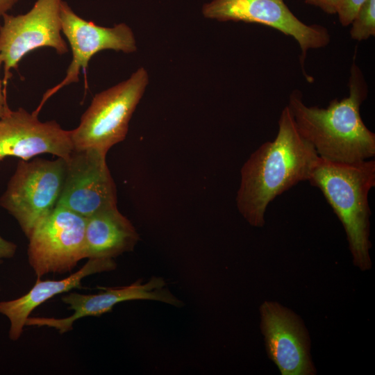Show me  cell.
Returning a JSON list of instances; mask_svg holds the SVG:
<instances>
[{"label":"cell","instance_id":"1","mask_svg":"<svg viewBox=\"0 0 375 375\" xmlns=\"http://www.w3.org/2000/svg\"><path fill=\"white\" fill-rule=\"evenodd\" d=\"M278 124L274 140L261 144L241 169L237 207L256 227L264 225L267 208L276 197L301 181H308L320 158L298 131L288 106Z\"/></svg>","mask_w":375,"mask_h":375},{"label":"cell","instance_id":"2","mask_svg":"<svg viewBox=\"0 0 375 375\" xmlns=\"http://www.w3.org/2000/svg\"><path fill=\"white\" fill-rule=\"evenodd\" d=\"M348 87L349 95L333 99L327 108L308 106L297 90L290 94L287 106L299 133L321 158L331 162L355 163L375 156V133L360 115L368 87L355 62L351 67Z\"/></svg>","mask_w":375,"mask_h":375},{"label":"cell","instance_id":"3","mask_svg":"<svg viewBox=\"0 0 375 375\" xmlns=\"http://www.w3.org/2000/svg\"><path fill=\"white\" fill-rule=\"evenodd\" d=\"M308 182L320 190L342 222L355 265L370 268L368 195L375 186V161L342 163L319 158Z\"/></svg>","mask_w":375,"mask_h":375},{"label":"cell","instance_id":"4","mask_svg":"<svg viewBox=\"0 0 375 375\" xmlns=\"http://www.w3.org/2000/svg\"><path fill=\"white\" fill-rule=\"evenodd\" d=\"M148 83V73L141 67L127 80L97 94L79 125L71 131L74 149L92 148L107 153L124 140Z\"/></svg>","mask_w":375,"mask_h":375},{"label":"cell","instance_id":"5","mask_svg":"<svg viewBox=\"0 0 375 375\" xmlns=\"http://www.w3.org/2000/svg\"><path fill=\"white\" fill-rule=\"evenodd\" d=\"M66 171L62 158L21 160L0 198V206L17 221L28 238L56 208Z\"/></svg>","mask_w":375,"mask_h":375},{"label":"cell","instance_id":"6","mask_svg":"<svg viewBox=\"0 0 375 375\" xmlns=\"http://www.w3.org/2000/svg\"><path fill=\"white\" fill-rule=\"evenodd\" d=\"M62 0H37L25 14H4L0 26V56L3 63V92L21 60L31 51L42 48L55 49L58 54L67 53L61 35L60 8Z\"/></svg>","mask_w":375,"mask_h":375},{"label":"cell","instance_id":"7","mask_svg":"<svg viewBox=\"0 0 375 375\" xmlns=\"http://www.w3.org/2000/svg\"><path fill=\"white\" fill-rule=\"evenodd\" d=\"M206 18L220 22L256 23L273 28L292 37L301 49L300 64L304 69L307 53L325 47L331 40L328 29L319 24H306L297 18L283 0H212L203 7Z\"/></svg>","mask_w":375,"mask_h":375},{"label":"cell","instance_id":"8","mask_svg":"<svg viewBox=\"0 0 375 375\" xmlns=\"http://www.w3.org/2000/svg\"><path fill=\"white\" fill-rule=\"evenodd\" d=\"M86 218L60 206L28 238V262L38 278L71 272L85 253Z\"/></svg>","mask_w":375,"mask_h":375},{"label":"cell","instance_id":"9","mask_svg":"<svg viewBox=\"0 0 375 375\" xmlns=\"http://www.w3.org/2000/svg\"><path fill=\"white\" fill-rule=\"evenodd\" d=\"M106 152L97 149L74 150L66 160L62 190L56 206L85 218L117 206V192Z\"/></svg>","mask_w":375,"mask_h":375},{"label":"cell","instance_id":"10","mask_svg":"<svg viewBox=\"0 0 375 375\" xmlns=\"http://www.w3.org/2000/svg\"><path fill=\"white\" fill-rule=\"evenodd\" d=\"M60 16L62 32L71 47L72 60L65 77L46 92L42 103L60 88L78 82L81 70L85 73L90 60L99 51L112 49L129 53L137 49L134 34L125 24L111 28L97 25L77 15L63 1L60 3Z\"/></svg>","mask_w":375,"mask_h":375},{"label":"cell","instance_id":"11","mask_svg":"<svg viewBox=\"0 0 375 375\" xmlns=\"http://www.w3.org/2000/svg\"><path fill=\"white\" fill-rule=\"evenodd\" d=\"M74 150L71 131L54 120L41 122L35 111L9 108L0 118V162L8 156L28 160L42 153L67 160Z\"/></svg>","mask_w":375,"mask_h":375},{"label":"cell","instance_id":"12","mask_svg":"<svg viewBox=\"0 0 375 375\" xmlns=\"http://www.w3.org/2000/svg\"><path fill=\"white\" fill-rule=\"evenodd\" d=\"M103 291L95 294L71 292L63 295L62 302L74 313L65 318L28 317L26 326H48L56 329L60 334L72 329L73 324L85 317H99L110 312L112 308L124 301L133 300H153L168 303L176 307L183 305L166 287L161 277H152L148 282L142 279L123 287L102 288Z\"/></svg>","mask_w":375,"mask_h":375},{"label":"cell","instance_id":"13","mask_svg":"<svg viewBox=\"0 0 375 375\" xmlns=\"http://www.w3.org/2000/svg\"><path fill=\"white\" fill-rule=\"evenodd\" d=\"M261 331L269 357L283 375L314 374L308 338L298 318L274 302L260 306Z\"/></svg>","mask_w":375,"mask_h":375},{"label":"cell","instance_id":"14","mask_svg":"<svg viewBox=\"0 0 375 375\" xmlns=\"http://www.w3.org/2000/svg\"><path fill=\"white\" fill-rule=\"evenodd\" d=\"M117 267L113 258H90L78 271L61 280L42 281L38 278L32 288L23 296L0 302V313L10 322L9 338L18 340L33 310L52 297L68 292L74 288H81L82 280L91 274L109 272Z\"/></svg>","mask_w":375,"mask_h":375},{"label":"cell","instance_id":"15","mask_svg":"<svg viewBox=\"0 0 375 375\" xmlns=\"http://www.w3.org/2000/svg\"><path fill=\"white\" fill-rule=\"evenodd\" d=\"M138 240L135 227L117 206L86 218L85 258H114L133 251Z\"/></svg>","mask_w":375,"mask_h":375},{"label":"cell","instance_id":"16","mask_svg":"<svg viewBox=\"0 0 375 375\" xmlns=\"http://www.w3.org/2000/svg\"><path fill=\"white\" fill-rule=\"evenodd\" d=\"M351 38L365 40L375 35V0H367L360 8L351 22Z\"/></svg>","mask_w":375,"mask_h":375},{"label":"cell","instance_id":"17","mask_svg":"<svg viewBox=\"0 0 375 375\" xmlns=\"http://www.w3.org/2000/svg\"><path fill=\"white\" fill-rule=\"evenodd\" d=\"M367 0H340L336 14L343 26L350 25L360 8Z\"/></svg>","mask_w":375,"mask_h":375},{"label":"cell","instance_id":"18","mask_svg":"<svg viewBox=\"0 0 375 375\" xmlns=\"http://www.w3.org/2000/svg\"><path fill=\"white\" fill-rule=\"evenodd\" d=\"M304 1L307 4L319 8L327 14L334 15L337 12L340 0H304Z\"/></svg>","mask_w":375,"mask_h":375},{"label":"cell","instance_id":"19","mask_svg":"<svg viewBox=\"0 0 375 375\" xmlns=\"http://www.w3.org/2000/svg\"><path fill=\"white\" fill-rule=\"evenodd\" d=\"M17 245L0 236V264L3 259L10 258L15 254Z\"/></svg>","mask_w":375,"mask_h":375},{"label":"cell","instance_id":"20","mask_svg":"<svg viewBox=\"0 0 375 375\" xmlns=\"http://www.w3.org/2000/svg\"><path fill=\"white\" fill-rule=\"evenodd\" d=\"M19 0H0V17L8 13V11L13 8Z\"/></svg>","mask_w":375,"mask_h":375},{"label":"cell","instance_id":"21","mask_svg":"<svg viewBox=\"0 0 375 375\" xmlns=\"http://www.w3.org/2000/svg\"><path fill=\"white\" fill-rule=\"evenodd\" d=\"M2 63L3 62L0 56V66ZM6 106H8L6 96L3 94L2 81L0 79V106L4 107Z\"/></svg>","mask_w":375,"mask_h":375},{"label":"cell","instance_id":"22","mask_svg":"<svg viewBox=\"0 0 375 375\" xmlns=\"http://www.w3.org/2000/svg\"><path fill=\"white\" fill-rule=\"evenodd\" d=\"M9 109L8 106L1 107L0 106V118L5 114V112Z\"/></svg>","mask_w":375,"mask_h":375}]
</instances>
